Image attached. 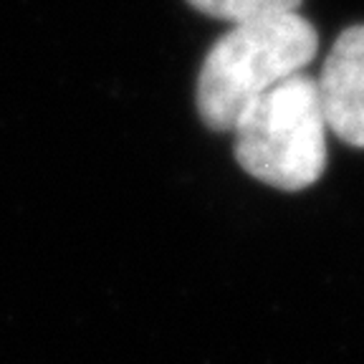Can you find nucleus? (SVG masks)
<instances>
[{
  "instance_id": "1",
  "label": "nucleus",
  "mask_w": 364,
  "mask_h": 364,
  "mask_svg": "<svg viewBox=\"0 0 364 364\" xmlns=\"http://www.w3.org/2000/svg\"><path fill=\"white\" fill-rule=\"evenodd\" d=\"M318 51V33L299 11L233 23L208 48L195 104L205 127L230 132L263 91L299 74Z\"/></svg>"
},
{
  "instance_id": "2",
  "label": "nucleus",
  "mask_w": 364,
  "mask_h": 364,
  "mask_svg": "<svg viewBox=\"0 0 364 364\" xmlns=\"http://www.w3.org/2000/svg\"><path fill=\"white\" fill-rule=\"evenodd\" d=\"M233 152L250 177L299 193L326 170V117L318 84L299 71L253 99L233 124Z\"/></svg>"
},
{
  "instance_id": "3",
  "label": "nucleus",
  "mask_w": 364,
  "mask_h": 364,
  "mask_svg": "<svg viewBox=\"0 0 364 364\" xmlns=\"http://www.w3.org/2000/svg\"><path fill=\"white\" fill-rule=\"evenodd\" d=\"M316 84L329 132L364 149V26L339 33Z\"/></svg>"
},
{
  "instance_id": "4",
  "label": "nucleus",
  "mask_w": 364,
  "mask_h": 364,
  "mask_svg": "<svg viewBox=\"0 0 364 364\" xmlns=\"http://www.w3.org/2000/svg\"><path fill=\"white\" fill-rule=\"evenodd\" d=\"M188 3L195 11L233 26V23L253 21V18L299 11L304 0H188Z\"/></svg>"
}]
</instances>
